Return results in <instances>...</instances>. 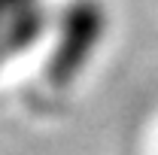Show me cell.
Wrapping results in <instances>:
<instances>
[{
  "label": "cell",
  "mask_w": 158,
  "mask_h": 155,
  "mask_svg": "<svg viewBox=\"0 0 158 155\" xmlns=\"http://www.w3.org/2000/svg\"><path fill=\"white\" fill-rule=\"evenodd\" d=\"M52 24L55 52L49 61V73L55 79H70L88 64L103 37V9L98 0H70Z\"/></svg>",
  "instance_id": "cell-1"
},
{
  "label": "cell",
  "mask_w": 158,
  "mask_h": 155,
  "mask_svg": "<svg viewBox=\"0 0 158 155\" xmlns=\"http://www.w3.org/2000/svg\"><path fill=\"white\" fill-rule=\"evenodd\" d=\"M52 27L46 0H0V64L31 49Z\"/></svg>",
  "instance_id": "cell-2"
}]
</instances>
